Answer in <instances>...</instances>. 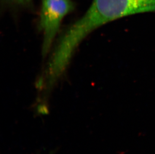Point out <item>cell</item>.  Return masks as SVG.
I'll return each mask as SVG.
<instances>
[{
	"mask_svg": "<svg viewBox=\"0 0 155 154\" xmlns=\"http://www.w3.org/2000/svg\"><path fill=\"white\" fill-rule=\"evenodd\" d=\"M152 12H155V0H93L84 15L69 27V34L75 41L81 42L94 30L107 23Z\"/></svg>",
	"mask_w": 155,
	"mask_h": 154,
	"instance_id": "6da1fadb",
	"label": "cell"
},
{
	"mask_svg": "<svg viewBox=\"0 0 155 154\" xmlns=\"http://www.w3.org/2000/svg\"><path fill=\"white\" fill-rule=\"evenodd\" d=\"M74 8V5L71 0H42L39 28L43 34L44 56L49 51L62 21Z\"/></svg>",
	"mask_w": 155,
	"mask_h": 154,
	"instance_id": "7a4b0ae2",
	"label": "cell"
},
{
	"mask_svg": "<svg viewBox=\"0 0 155 154\" xmlns=\"http://www.w3.org/2000/svg\"><path fill=\"white\" fill-rule=\"evenodd\" d=\"M10 1L22 5H28L30 4L32 0H9Z\"/></svg>",
	"mask_w": 155,
	"mask_h": 154,
	"instance_id": "3957f363",
	"label": "cell"
}]
</instances>
